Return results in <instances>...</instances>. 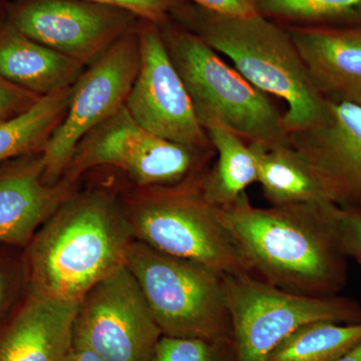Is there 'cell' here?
I'll list each match as a JSON object with an SVG mask.
<instances>
[{"mask_svg":"<svg viewBox=\"0 0 361 361\" xmlns=\"http://www.w3.org/2000/svg\"><path fill=\"white\" fill-rule=\"evenodd\" d=\"M256 13L282 25H361V0H253Z\"/></svg>","mask_w":361,"mask_h":361,"instance_id":"7402d4cb","label":"cell"},{"mask_svg":"<svg viewBox=\"0 0 361 361\" xmlns=\"http://www.w3.org/2000/svg\"><path fill=\"white\" fill-rule=\"evenodd\" d=\"M205 129L217 153V161L202 180V191L211 205L221 208L243 196L247 188L258 180V156L249 144L219 123Z\"/></svg>","mask_w":361,"mask_h":361,"instance_id":"d6986e66","label":"cell"},{"mask_svg":"<svg viewBox=\"0 0 361 361\" xmlns=\"http://www.w3.org/2000/svg\"><path fill=\"white\" fill-rule=\"evenodd\" d=\"M357 104H360V106H361V99H360V101H358V103Z\"/></svg>","mask_w":361,"mask_h":361,"instance_id":"4dcf8cb0","label":"cell"},{"mask_svg":"<svg viewBox=\"0 0 361 361\" xmlns=\"http://www.w3.org/2000/svg\"><path fill=\"white\" fill-rule=\"evenodd\" d=\"M71 92V87L40 97L27 110L0 121V164L39 149L42 151L66 115Z\"/></svg>","mask_w":361,"mask_h":361,"instance_id":"ffe728a7","label":"cell"},{"mask_svg":"<svg viewBox=\"0 0 361 361\" xmlns=\"http://www.w3.org/2000/svg\"><path fill=\"white\" fill-rule=\"evenodd\" d=\"M39 97L0 77V121L13 118L27 110Z\"/></svg>","mask_w":361,"mask_h":361,"instance_id":"4316f807","label":"cell"},{"mask_svg":"<svg viewBox=\"0 0 361 361\" xmlns=\"http://www.w3.org/2000/svg\"><path fill=\"white\" fill-rule=\"evenodd\" d=\"M158 25L202 127L219 123L246 142L264 146L286 141L284 113L265 92L194 32L167 20Z\"/></svg>","mask_w":361,"mask_h":361,"instance_id":"277c9868","label":"cell"},{"mask_svg":"<svg viewBox=\"0 0 361 361\" xmlns=\"http://www.w3.org/2000/svg\"><path fill=\"white\" fill-rule=\"evenodd\" d=\"M78 305L27 293L0 327V361H65Z\"/></svg>","mask_w":361,"mask_h":361,"instance_id":"2e32d148","label":"cell"},{"mask_svg":"<svg viewBox=\"0 0 361 361\" xmlns=\"http://www.w3.org/2000/svg\"><path fill=\"white\" fill-rule=\"evenodd\" d=\"M102 6L116 7L132 13L145 21L161 25L168 20L182 0H85Z\"/></svg>","mask_w":361,"mask_h":361,"instance_id":"d4e9b609","label":"cell"},{"mask_svg":"<svg viewBox=\"0 0 361 361\" xmlns=\"http://www.w3.org/2000/svg\"><path fill=\"white\" fill-rule=\"evenodd\" d=\"M212 13L226 16H248L256 13L253 0H182Z\"/></svg>","mask_w":361,"mask_h":361,"instance_id":"83f0119b","label":"cell"},{"mask_svg":"<svg viewBox=\"0 0 361 361\" xmlns=\"http://www.w3.org/2000/svg\"><path fill=\"white\" fill-rule=\"evenodd\" d=\"M140 61L139 35L127 32L78 78L66 115L42 151L47 184L63 180L80 142L125 106Z\"/></svg>","mask_w":361,"mask_h":361,"instance_id":"9c48e42d","label":"cell"},{"mask_svg":"<svg viewBox=\"0 0 361 361\" xmlns=\"http://www.w3.org/2000/svg\"><path fill=\"white\" fill-rule=\"evenodd\" d=\"M237 361H265L273 348L303 325L361 322V305L349 297H312L281 290L245 274L225 275Z\"/></svg>","mask_w":361,"mask_h":361,"instance_id":"52a82bcc","label":"cell"},{"mask_svg":"<svg viewBox=\"0 0 361 361\" xmlns=\"http://www.w3.org/2000/svg\"><path fill=\"white\" fill-rule=\"evenodd\" d=\"M161 336L141 287L125 265L80 301L73 346L108 361H153Z\"/></svg>","mask_w":361,"mask_h":361,"instance_id":"30bf717a","label":"cell"},{"mask_svg":"<svg viewBox=\"0 0 361 361\" xmlns=\"http://www.w3.org/2000/svg\"><path fill=\"white\" fill-rule=\"evenodd\" d=\"M249 144L257 153V183L271 206L334 203L314 169L287 140L273 146Z\"/></svg>","mask_w":361,"mask_h":361,"instance_id":"ac0fdd59","label":"cell"},{"mask_svg":"<svg viewBox=\"0 0 361 361\" xmlns=\"http://www.w3.org/2000/svg\"><path fill=\"white\" fill-rule=\"evenodd\" d=\"M73 187L65 179L54 185L44 182L42 152L4 169L0 172V245L25 248L73 194Z\"/></svg>","mask_w":361,"mask_h":361,"instance_id":"5bb4252c","label":"cell"},{"mask_svg":"<svg viewBox=\"0 0 361 361\" xmlns=\"http://www.w3.org/2000/svg\"><path fill=\"white\" fill-rule=\"evenodd\" d=\"M135 16L85 0H32L16 11L13 25L45 47L80 61H96L128 32Z\"/></svg>","mask_w":361,"mask_h":361,"instance_id":"7c38bea8","label":"cell"},{"mask_svg":"<svg viewBox=\"0 0 361 361\" xmlns=\"http://www.w3.org/2000/svg\"><path fill=\"white\" fill-rule=\"evenodd\" d=\"M311 82L325 99H361V25H284Z\"/></svg>","mask_w":361,"mask_h":361,"instance_id":"9a60e30c","label":"cell"},{"mask_svg":"<svg viewBox=\"0 0 361 361\" xmlns=\"http://www.w3.org/2000/svg\"><path fill=\"white\" fill-rule=\"evenodd\" d=\"M360 341L361 322H311L278 343L265 361H334Z\"/></svg>","mask_w":361,"mask_h":361,"instance_id":"44dd1931","label":"cell"},{"mask_svg":"<svg viewBox=\"0 0 361 361\" xmlns=\"http://www.w3.org/2000/svg\"><path fill=\"white\" fill-rule=\"evenodd\" d=\"M139 35V71L126 108L151 134L201 151H215L169 56L158 25L146 21Z\"/></svg>","mask_w":361,"mask_h":361,"instance_id":"8fae6325","label":"cell"},{"mask_svg":"<svg viewBox=\"0 0 361 361\" xmlns=\"http://www.w3.org/2000/svg\"><path fill=\"white\" fill-rule=\"evenodd\" d=\"M28 293L23 253H0V327L20 307Z\"/></svg>","mask_w":361,"mask_h":361,"instance_id":"cb8c5ba5","label":"cell"},{"mask_svg":"<svg viewBox=\"0 0 361 361\" xmlns=\"http://www.w3.org/2000/svg\"><path fill=\"white\" fill-rule=\"evenodd\" d=\"M153 361H237L233 341L161 336Z\"/></svg>","mask_w":361,"mask_h":361,"instance_id":"603a6c76","label":"cell"},{"mask_svg":"<svg viewBox=\"0 0 361 361\" xmlns=\"http://www.w3.org/2000/svg\"><path fill=\"white\" fill-rule=\"evenodd\" d=\"M336 226L342 251L361 264V214L339 207Z\"/></svg>","mask_w":361,"mask_h":361,"instance_id":"484cf974","label":"cell"},{"mask_svg":"<svg viewBox=\"0 0 361 361\" xmlns=\"http://www.w3.org/2000/svg\"><path fill=\"white\" fill-rule=\"evenodd\" d=\"M171 14L180 26L227 56L254 87L283 99L288 134L307 129L324 115L326 99L311 82L284 25L257 13L226 16L185 1Z\"/></svg>","mask_w":361,"mask_h":361,"instance_id":"3957f363","label":"cell"},{"mask_svg":"<svg viewBox=\"0 0 361 361\" xmlns=\"http://www.w3.org/2000/svg\"><path fill=\"white\" fill-rule=\"evenodd\" d=\"M334 361H361V341L351 348L345 355L341 356Z\"/></svg>","mask_w":361,"mask_h":361,"instance_id":"f546056e","label":"cell"},{"mask_svg":"<svg viewBox=\"0 0 361 361\" xmlns=\"http://www.w3.org/2000/svg\"><path fill=\"white\" fill-rule=\"evenodd\" d=\"M203 178L177 186L141 188L123 202L133 237L161 253L196 261L224 275L245 274L216 207L204 197Z\"/></svg>","mask_w":361,"mask_h":361,"instance_id":"8992f818","label":"cell"},{"mask_svg":"<svg viewBox=\"0 0 361 361\" xmlns=\"http://www.w3.org/2000/svg\"><path fill=\"white\" fill-rule=\"evenodd\" d=\"M126 267L141 287L163 336L233 341L224 274L135 239Z\"/></svg>","mask_w":361,"mask_h":361,"instance_id":"5b68a950","label":"cell"},{"mask_svg":"<svg viewBox=\"0 0 361 361\" xmlns=\"http://www.w3.org/2000/svg\"><path fill=\"white\" fill-rule=\"evenodd\" d=\"M80 61L26 37L13 25L0 32V77L39 97L73 87Z\"/></svg>","mask_w":361,"mask_h":361,"instance_id":"e0dca14e","label":"cell"},{"mask_svg":"<svg viewBox=\"0 0 361 361\" xmlns=\"http://www.w3.org/2000/svg\"><path fill=\"white\" fill-rule=\"evenodd\" d=\"M334 203L259 208L244 194L216 208L247 272L299 295H338L348 283Z\"/></svg>","mask_w":361,"mask_h":361,"instance_id":"6da1fadb","label":"cell"},{"mask_svg":"<svg viewBox=\"0 0 361 361\" xmlns=\"http://www.w3.org/2000/svg\"><path fill=\"white\" fill-rule=\"evenodd\" d=\"M133 241L122 203L113 195L71 194L23 248L28 293L80 302L126 265Z\"/></svg>","mask_w":361,"mask_h":361,"instance_id":"7a4b0ae2","label":"cell"},{"mask_svg":"<svg viewBox=\"0 0 361 361\" xmlns=\"http://www.w3.org/2000/svg\"><path fill=\"white\" fill-rule=\"evenodd\" d=\"M287 141L314 169L332 201L361 214V106L326 99L315 125L288 134Z\"/></svg>","mask_w":361,"mask_h":361,"instance_id":"4fadbf2b","label":"cell"},{"mask_svg":"<svg viewBox=\"0 0 361 361\" xmlns=\"http://www.w3.org/2000/svg\"><path fill=\"white\" fill-rule=\"evenodd\" d=\"M65 361H108L90 349L71 346Z\"/></svg>","mask_w":361,"mask_h":361,"instance_id":"f1b7e54d","label":"cell"},{"mask_svg":"<svg viewBox=\"0 0 361 361\" xmlns=\"http://www.w3.org/2000/svg\"><path fill=\"white\" fill-rule=\"evenodd\" d=\"M215 153L151 134L123 106L80 142L63 179L75 184L85 171L114 166L140 188L177 186L203 178Z\"/></svg>","mask_w":361,"mask_h":361,"instance_id":"ba28073f","label":"cell"}]
</instances>
